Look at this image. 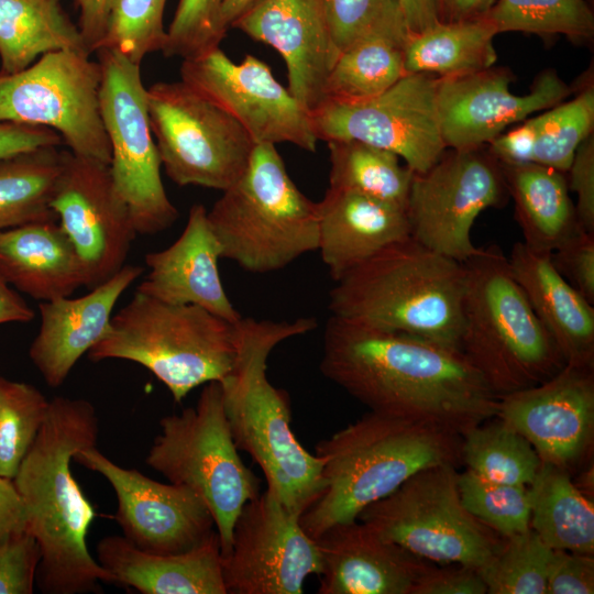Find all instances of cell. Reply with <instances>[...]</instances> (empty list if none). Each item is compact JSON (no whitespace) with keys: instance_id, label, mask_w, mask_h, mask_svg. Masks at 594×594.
<instances>
[{"instance_id":"cell-1","label":"cell","mask_w":594,"mask_h":594,"mask_svg":"<svg viewBox=\"0 0 594 594\" xmlns=\"http://www.w3.org/2000/svg\"><path fill=\"white\" fill-rule=\"evenodd\" d=\"M322 341L321 373L371 411L460 436L495 418L498 396L457 349L332 315Z\"/></svg>"},{"instance_id":"cell-2","label":"cell","mask_w":594,"mask_h":594,"mask_svg":"<svg viewBox=\"0 0 594 594\" xmlns=\"http://www.w3.org/2000/svg\"><path fill=\"white\" fill-rule=\"evenodd\" d=\"M98 435V416L90 402L53 397L13 479L25 505L29 532L38 544L36 583L42 593H95L100 592V583H114L88 549L96 510L70 469L75 453L96 447Z\"/></svg>"},{"instance_id":"cell-3","label":"cell","mask_w":594,"mask_h":594,"mask_svg":"<svg viewBox=\"0 0 594 594\" xmlns=\"http://www.w3.org/2000/svg\"><path fill=\"white\" fill-rule=\"evenodd\" d=\"M235 328V364L220 382L234 443L261 468L267 490L301 516L324 488L323 462L294 435L288 395L267 380L266 361L277 344L310 332L317 321L304 317L293 321L242 317Z\"/></svg>"},{"instance_id":"cell-4","label":"cell","mask_w":594,"mask_h":594,"mask_svg":"<svg viewBox=\"0 0 594 594\" xmlns=\"http://www.w3.org/2000/svg\"><path fill=\"white\" fill-rule=\"evenodd\" d=\"M324 488L299 518L314 539L355 520L417 472L461 462V436L439 424L369 411L316 447Z\"/></svg>"},{"instance_id":"cell-5","label":"cell","mask_w":594,"mask_h":594,"mask_svg":"<svg viewBox=\"0 0 594 594\" xmlns=\"http://www.w3.org/2000/svg\"><path fill=\"white\" fill-rule=\"evenodd\" d=\"M334 283L328 305L332 316L460 351L466 284L463 263L408 237Z\"/></svg>"},{"instance_id":"cell-6","label":"cell","mask_w":594,"mask_h":594,"mask_svg":"<svg viewBox=\"0 0 594 594\" xmlns=\"http://www.w3.org/2000/svg\"><path fill=\"white\" fill-rule=\"evenodd\" d=\"M460 351L496 396L538 385L565 362L496 244L463 262Z\"/></svg>"},{"instance_id":"cell-7","label":"cell","mask_w":594,"mask_h":594,"mask_svg":"<svg viewBox=\"0 0 594 594\" xmlns=\"http://www.w3.org/2000/svg\"><path fill=\"white\" fill-rule=\"evenodd\" d=\"M87 354L94 362L118 359L142 365L182 403L194 388L221 382L232 372L238 334L235 323L201 307L135 292Z\"/></svg>"},{"instance_id":"cell-8","label":"cell","mask_w":594,"mask_h":594,"mask_svg":"<svg viewBox=\"0 0 594 594\" xmlns=\"http://www.w3.org/2000/svg\"><path fill=\"white\" fill-rule=\"evenodd\" d=\"M221 258L245 272L280 271L318 250L317 202L288 175L274 144H255L240 178L208 210Z\"/></svg>"},{"instance_id":"cell-9","label":"cell","mask_w":594,"mask_h":594,"mask_svg":"<svg viewBox=\"0 0 594 594\" xmlns=\"http://www.w3.org/2000/svg\"><path fill=\"white\" fill-rule=\"evenodd\" d=\"M160 428L145 463L169 483L185 486L202 499L224 556L240 512L261 492L258 479L244 464L234 443L221 383H206L195 407L163 417Z\"/></svg>"},{"instance_id":"cell-10","label":"cell","mask_w":594,"mask_h":594,"mask_svg":"<svg viewBox=\"0 0 594 594\" xmlns=\"http://www.w3.org/2000/svg\"><path fill=\"white\" fill-rule=\"evenodd\" d=\"M458 474L451 464L424 469L363 508L356 519L418 558L479 570L503 537L463 507Z\"/></svg>"},{"instance_id":"cell-11","label":"cell","mask_w":594,"mask_h":594,"mask_svg":"<svg viewBox=\"0 0 594 594\" xmlns=\"http://www.w3.org/2000/svg\"><path fill=\"white\" fill-rule=\"evenodd\" d=\"M96 53L101 69L99 102L110 144L111 176L136 233L154 235L170 228L178 211L162 182L140 65L113 50L100 48Z\"/></svg>"},{"instance_id":"cell-12","label":"cell","mask_w":594,"mask_h":594,"mask_svg":"<svg viewBox=\"0 0 594 594\" xmlns=\"http://www.w3.org/2000/svg\"><path fill=\"white\" fill-rule=\"evenodd\" d=\"M146 102L161 164L175 184L223 191L240 178L255 143L235 119L182 80L151 85Z\"/></svg>"},{"instance_id":"cell-13","label":"cell","mask_w":594,"mask_h":594,"mask_svg":"<svg viewBox=\"0 0 594 594\" xmlns=\"http://www.w3.org/2000/svg\"><path fill=\"white\" fill-rule=\"evenodd\" d=\"M89 53H46L25 69L0 74V122L56 131L76 155L110 164L99 90L101 69Z\"/></svg>"},{"instance_id":"cell-14","label":"cell","mask_w":594,"mask_h":594,"mask_svg":"<svg viewBox=\"0 0 594 594\" xmlns=\"http://www.w3.org/2000/svg\"><path fill=\"white\" fill-rule=\"evenodd\" d=\"M508 190L487 146L447 148L424 173H414L406 206L410 237L461 263L479 250L471 229L479 215L503 207Z\"/></svg>"},{"instance_id":"cell-15","label":"cell","mask_w":594,"mask_h":594,"mask_svg":"<svg viewBox=\"0 0 594 594\" xmlns=\"http://www.w3.org/2000/svg\"><path fill=\"white\" fill-rule=\"evenodd\" d=\"M318 140H355L396 154L414 173L443 155L437 110V77L406 74L372 98L326 101L311 112Z\"/></svg>"},{"instance_id":"cell-16","label":"cell","mask_w":594,"mask_h":594,"mask_svg":"<svg viewBox=\"0 0 594 594\" xmlns=\"http://www.w3.org/2000/svg\"><path fill=\"white\" fill-rule=\"evenodd\" d=\"M299 518L267 488L244 505L222 556L227 594L304 593L307 578L320 574L321 558Z\"/></svg>"},{"instance_id":"cell-17","label":"cell","mask_w":594,"mask_h":594,"mask_svg":"<svg viewBox=\"0 0 594 594\" xmlns=\"http://www.w3.org/2000/svg\"><path fill=\"white\" fill-rule=\"evenodd\" d=\"M180 80L235 119L255 144L292 143L316 152L311 113L253 55L233 63L220 47L185 59Z\"/></svg>"},{"instance_id":"cell-18","label":"cell","mask_w":594,"mask_h":594,"mask_svg":"<svg viewBox=\"0 0 594 594\" xmlns=\"http://www.w3.org/2000/svg\"><path fill=\"white\" fill-rule=\"evenodd\" d=\"M52 208L80 258L91 289L124 266L138 235L109 164L63 151Z\"/></svg>"},{"instance_id":"cell-19","label":"cell","mask_w":594,"mask_h":594,"mask_svg":"<svg viewBox=\"0 0 594 594\" xmlns=\"http://www.w3.org/2000/svg\"><path fill=\"white\" fill-rule=\"evenodd\" d=\"M73 460L99 473L111 485L117 497L113 519L122 536L138 549L158 554L180 553L216 531L208 507L191 490L122 468L97 447L77 451Z\"/></svg>"},{"instance_id":"cell-20","label":"cell","mask_w":594,"mask_h":594,"mask_svg":"<svg viewBox=\"0 0 594 594\" xmlns=\"http://www.w3.org/2000/svg\"><path fill=\"white\" fill-rule=\"evenodd\" d=\"M514 74L490 67L463 75L437 77V110L447 148L487 145L506 128L564 101L573 91L553 69L540 73L524 96L512 92Z\"/></svg>"},{"instance_id":"cell-21","label":"cell","mask_w":594,"mask_h":594,"mask_svg":"<svg viewBox=\"0 0 594 594\" xmlns=\"http://www.w3.org/2000/svg\"><path fill=\"white\" fill-rule=\"evenodd\" d=\"M495 417L527 439L543 463L568 470L593 442V369L565 364L538 385L503 395Z\"/></svg>"},{"instance_id":"cell-22","label":"cell","mask_w":594,"mask_h":594,"mask_svg":"<svg viewBox=\"0 0 594 594\" xmlns=\"http://www.w3.org/2000/svg\"><path fill=\"white\" fill-rule=\"evenodd\" d=\"M231 28L282 55L287 89L310 113L324 101L326 81L338 52L322 0H258Z\"/></svg>"},{"instance_id":"cell-23","label":"cell","mask_w":594,"mask_h":594,"mask_svg":"<svg viewBox=\"0 0 594 594\" xmlns=\"http://www.w3.org/2000/svg\"><path fill=\"white\" fill-rule=\"evenodd\" d=\"M316 541L321 558L319 594H411L435 565L358 519L331 526Z\"/></svg>"},{"instance_id":"cell-24","label":"cell","mask_w":594,"mask_h":594,"mask_svg":"<svg viewBox=\"0 0 594 594\" xmlns=\"http://www.w3.org/2000/svg\"><path fill=\"white\" fill-rule=\"evenodd\" d=\"M142 273L141 266L124 265L80 297L40 302V328L29 356L50 387H59L79 359L106 337L116 304Z\"/></svg>"},{"instance_id":"cell-25","label":"cell","mask_w":594,"mask_h":594,"mask_svg":"<svg viewBox=\"0 0 594 594\" xmlns=\"http://www.w3.org/2000/svg\"><path fill=\"white\" fill-rule=\"evenodd\" d=\"M221 246L201 204L190 207L185 229L169 246L145 255L150 268L136 290L175 305L201 307L234 324L241 314L230 301L221 282Z\"/></svg>"},{"instance_id":"cell-26","label":"cell","mask_w":594,"mask_h":594,"mask_svg":"<svg viewBox=\"0 0 594 594\" xmlns=\"http://www.w3.org/2000/svg\"><path fill=\"white\" fill-rule=\"evenodd\" d=\"M317 211V251L334 282L385 246L410 237L405 208L363 194L329 187Z\"/></svg>"},{"instance_id":"cell-27","label":"cell","mask_w":594,"mask_h":594,"mask_svg":"<svg viewBox=\"0 0 594 594\" xmlns=\"http://www.w3.org/2000/svg\"><path fill=\"white\" fill-rule=\"evenodd\" d=\"M98 563L114 583L143 594H227L217 531L180 553L138 549L123 536H106L97 544Z\"/></svg>"},{"instance_id":"cell-28","label":"cell","mask_w":594,"mask_h":594,"mask_svg":"<svg viewBox=\"0 0 594 594\" xmlns=\"http://www.w3.org/2000/svg\"><path fill=\"white\" fill-rule=\"evenodd\" d=\"M514 278L565 364L594 369V305L557 271L550 253L522 241L507 256Z\"/></svg>"},{"instance_id":"cell-29","label":"cell","mask_w":594,"mask_h":594,"mask_svg":"<svg viewBox=\"0 0 594 594\" xmlns=\"http://www.w3.org/2000/svg\"><path fill=\"white\" fill-rule=\"evenodd\" d=\"M0 276L41 301L72 296L84 286L80 258L57 220L0 231Z\"/></svg>"},{"instance_id":"cell-30","label":"cell","mask_w":594,"mask_h":594,"mask_svg":"<svg viewBox=\"0 0 594 594\" xmlns=\"http://www.w3.org/2000/svg\"><path fill=\"white\" fill-rule=\"evenodd\" d=\"M408 35L395 4L339 53L326 81L323 102L367 99L392 87L406 75L404 59Z\"/></svg>"},{"instance_id":"cell-31","label":"cell","mask_w":594,"mask_h":594,"mask_svg":"<svg viewBox=\"0 0 594 594\" xmlns=\"http://www.w3.org/2000/svg\"><path fill=\"white\" fill-rule=\"evenodd\" d=\"M522 242L530 249L552 253L583 230L569 195L565 173L535 162L499 163Z\"/></svg>"},{"instance_id":"cell-32","label":"cell","mask_w":594,"mask_h":594,"mask_svg":"<svg viewBox=\"0 0 594 594\" xmlns=\"http://www.w3.org/2000/svg\"><path fill=\"white\" fill-rule=\"evenodd\" d=\"M61 50L91 54L62 0H0V74L19 73Z\"/></svg>"},{"instance_id":"cell-33","label":"cell","mask_w":594,"mask_h":594,"mask_svg":"<svg viewBox=\"0 0 594 594\" xmlns=\"http://www.w3.org/2000/svg\"><path fill=\"white\" fill-rule=\"evenodd\" d=\"M530 528L553 550L594 554V505L568 470L543 463L531 484Z\"/></svg>"},{"instance_id":"cell-34","label":"cell","mask_w":594,"mask_h":594,"mask_svg":"<svg viewBox=\"0 0 594 594\" xmlns=\"http://www.w3.org/2000/svg\"><path fill=\"white\" fill-rule=\"evenodd\" d=\"M497 34L485 16L464 22H438L408 35L405 73L449 77L490 68L497 59L494 47Z\"/></svg>"},{"instance_id":"cell-35","label":"cell","mask_w":594,"mask_h":594,"mask_svg":"<svg viewBox=\"0 0 594 594\" xmlns=\"http://www.w3.org/2000/svg\"><path fill=\"white\" fill-rule=\"evenodd\" d=\"M62 153L46 146L0 161V231L57 220L52 198Z\"/></svg>"},{"instance_id":"cell-36","label":"cell","mask_w":594,"mask_h":594,"mask_svg":"<svg viewBox=\"0 0 594 594\" xmlns=\"http://www.w3.org/2000/svg\"><path fill=\"white\" fill-rule=\"evenodd\" d=\"M331 188L363 194L406 209L414 172L399 157L355 140L327 141Z\"/></svg>"},{"instance_id":"cell-37","label":"cell","mask_w":594,"mask_h":594,"mask_svg":"<svg viewBox=\"0 0 594 594\" xmlns=\"http://www.w3.org/2000/svg\"><path fill=\"white\" fill-rule=\"evenodd\" d=\"M461 462L486 480L524 486L532 483L542 465L528 440L496 417L461 435Z\"/></svg>"},{"instance_id":"cell-38","label":"cell","mask_w":594,"mask_h":594,"mask_svg":"<svg viewBox=\"0 0 594 594\" xmlns=\"http://www.w3.org/2000/svg\"><path fill=\"white\" fill-rule=\"evenodd\" d=\"M485 18L497 33L564 35L575 43L594 36V14L586 0H497Z\"/></svg>"},{"instance_id":"cell-39","label":"cell","mask_w":594,"mask_h":594,"mask_svg":"<svg viewBox=\"0 0 594 594\" xmlns=\"http://www.w3.org/2000/svg\"><path fill=\"white\" fill-rule=\"evenodd\" d=\"M553 549L530 528L503 538L497 552L479 569L490 594H547Z\"/></svg>"},{"instance_id":"cell-40","label":"cell","mask_w":594,"mask_h":594,"mask_svg":"<svg viewBox=\"0 0 594 594\" xmlns=\"http://www.w3.org/2000/svg\"><path fill=\"white\" fill-rule=\"evenodd\" d=\"M50 400L34 385L0 376V475L14 479L47 416Z\"/></svg>"},{"instance_id":"cell-41","label":"cell","mask_w":594,"mask_h":594,"mask_svg":"<svg viewBox=\"0 0 594 594\" xmlns=\"http://www.w3.org/2000/svg\"><path fill=\"white\" fill-rule=\"evenodd\" d=\"M539 117L532 162L566 173L575 151L594 129V85L591 78L572 100Z\"/></svg>"},{"instance_id":"cell-42","label":"cell","mask_w":594,"mask_h":594,"mask_svg":"<svg viewBox=\"0 0 594 594\" xmlns=\"http://www.w3.org/2000/svg\"><path fill=\"white\" fill-rule=\"evenodd\" d=\"M166 1L107 0L106 28L98 50H113L139 65L146 55L162 52Z\"/></svg>"},{"instance_id":"cell-43","label":"cell","mask_w":594,"mask_h":594,"mask_svg":"<svg viewBox=\"0 0 594 594\" xmlns=\"http://www.w3.org/2000/svg\"><path fill=\"white\" fill-rule=\"evenodd\" d=\"M463 507L503 538L530 529L528 486L486 480L465 470L458 474Z\"/></svg>"},{"instance_id":"cell-44","label":"cell","mask_w":594,"mask_h":594,"mask_svg":"<svg viewBox=\"0 0 594 594\" xmlns=\"http://www.w3.org/2000/svg\"><path fill=\"white\" fill-rule=\"evenodd\" d=\"M226 0H179L166 30L162 53L183 61L220 47L228 32L222 20Z\"/></svg>"},{"instance_id":"cell-45","label":"cell","mask_w":594,"mask_h":594,"mask_svg":"<svg viewBox=\"0 0 594 594\" xmlns=\"http://www.w3.org/2000/svg\"><path fill=\"white\" fill-rule=\"evenodd\" d=\"M322 2L338 55L397 4L395 0H322Z\"/></svg>"},{"instance_id":"cell-46","label":"cell","mask_w":594,"mask_h":594,"mask_svg":"<svg viewBox=\"0 0 594 594\" xmlns=\"http://www.w3.org/2000/svg\"><path fill=\"white\" fill-rule=\"evenodd\" d=\"M40 558L30 532L0 546V594H32Z\"/></svg>"},{"instance_id":"cell-47","label":"cell","mask_w":594,"mask_h":594,"mask_svg":"<svg viewBox=\"0 0 594 594\" xmlns=\"http://www.w3.org/2000/svg\"><path fill=\"white\" fill-rule=\"evenodd\" d=\"M557 271L594 305V233L579 231L551 253Z\"/></svg>"},{"instance_id":"cell-48","label":"cell","mask_w":594,"mask_h":594,"mask_svg":"<svg viewBox=\"0 0 594 594\" xmlns=\"http://www.w3.org/2000/svg\"><path fill=\"white\" fill-rule=\"evenodd\" d=\"M594 593V559L563 550H553L550 561L547 594Z\"/></svg>"},{"instance_id":"cell-49","label":"cell","mask_w":594,"mask_h":594,"mask_svg":"<svg viewBox=\"0 0 594 594\" xmlns=\"http://www.w3.org/2000/svg\"><path fill=\"white\" fill-rule=\"evenodd\" d=\"M565 176L569 190L576 195L578 221L584 231L594 233V134L580 144Z\"/></svg>"},{"instance_id":"cell-50","label":"cell","mask_w":594,"mask_h":594,"mask_svg":"<svg viewBox=\"0 0 594 594\" xmlns=\"http://www.w3.org/2000/svg\"><path fill=\"white\" fill-rule=\"evenodd\" d=\"M487 587L475 568L436 564L416 583L411 594H486Z\"/></svg>"},{"instance_id":"cell-51","label":"cell","mask_w":594,"mask_h":594,"mask_svg":"<svg viewBox=\"0 0 594 594\" xmlns=\"http://www.w3.org/2000/svg\"><path fill=\"white\" fill-rule=\"evenodd\" d=\"M538 130L539 117L527 118L518 127L501 133L486 146L499 163H529L534 158Z\"/></svg>"},{"instance_id":"cell-52","label":"cell","mask_w":594,"mask_h":594,"mask_svg":"<svg viewBox=\"0 0 594 594\" xmlns=\"http://www.w3.org/2000/svg\"><path fill=\"white\" fill-rule=\"evenodd\" d=\"M62 142V136L48 128L0 122V161Z\"/></svg>"},{"instance_id":"cell-53","label":"cell","mask_w":594,"mask_h":594,"mask_svg":"<svg viewBox=\"0 0 594 594\" xmlns=\"http://www.w3.org/2000/svg\"><path fill=\"white\" fill-rule=\"evenodd\" d=\"M28 532L24 502L13 480L0 475V546Z\"/></svg>"},{"instance_id":"cell-54","label":"cell","mask_w":594,"mask_h":594,"mask_svg":"<svg viewBox=\"0 0 594 594\" xmlns=\"http://www.w3.org/2000/svg\"><path fill=\"white\" fill-rule=\"evenodd\" d=\"M107 0H75L79 10L78 28L88 51L98 50L106 28Z\"/></svg>"},{"instance_id":"cell-55","label":"cell","mask_w":594,"mask_h":594,"mask_svg":"<svg viewBox=\"0 0 594 594\" xmlns=\"http://www.w3.org/2000/svg\"><path fill=\"white\" fill-rule=\"evenodd\" d=\"M497 0H432L437 20L441 23L472 21L484 18Z\"/></svg>"},{"instance_id":"cell-56","label":"cell","mask_w":594,"mask_h":594,"mask_svg":"<svg viewBox=\"0 0 594 594\" xmlns=\"http://www.w3.org/2000/svg\"><path fill=\"white\" fill-rule=\"evenodd\" d=\"M408 34L420 33L438 23L432 0H395Z\"/></svg>"},{"instance_id":"cell-57","label":"cell","mask_w":594,"mask_h":594,"mask_svg":"<svg viewBox=\"0 0 594 594\" xmlns=\"http://www.w3.org/2000/svg\"><path fill=\"white\" fill-rule=\"evenodd\" d=\"M35 317L34 310L0 276V324L29 322Z\"/></svg>"},{"instance_id":"cell-58","label":"cell","mask_w":594,"mask_h":594,"mask_svg":"<svg viewBox=\"0 0 594 594\" xmlns=\"http://www.w3.org/2000/svg\"><path fill=\"white\" fill-rule=\"evenodd\" d=\"M258 0H226L222 9V20L228 29L232 23L254 6Z\"/></svg>"}]
</instances>
